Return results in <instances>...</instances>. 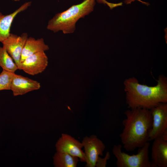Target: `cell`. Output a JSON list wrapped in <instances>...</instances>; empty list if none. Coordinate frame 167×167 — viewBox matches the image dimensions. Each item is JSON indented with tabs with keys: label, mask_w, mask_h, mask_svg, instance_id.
I'll return each instance as SVG.
<instances>
[{
	"label": "cell",
	"mask_w": 167,
	"mask_h": 167,
	"mask_svg": "<svg viewBox=\"0 0 167 167\" xmlns=\"http://www.w3.org/2000/svg\"><path fill=\"white\" fill-rule=\"evenodd\" d=\"M123 84L126 103L130 109L150 110L160 103H167V79L163 75L159 76L154 86L140 84L134 77L126 79Z\"/></svg>",
	"instance_id": "obj_1"
},
{
	"label": "cell",
	"mask_w": 167,
	"mask_h": 167,
	"mask_svg": "<svg viewBox=\"0 0 167 167\" xmlns=\"http://www.w3.org/2000/svg\"><path fill=\"white\" fill-rule=\"evenodd\" d=\"M124 128L120 135L123 148L131 152L149 142L148 134L152 122L149 109L139 108L130 109L124 113Z\"/></svg>",
	"instance_id": "obj_2"
},
{
	"label": "cell",
	"mask_w": 167,
	"mask_h": 167,
	"mask_svg": "<svg viewBox=\"0 0 167 167\" xmlns=\"http://www.w3.org/2000/svg\"><path fill=\"white\" fill-rule=\"evenodd\" d=\"M95 4V0H84L71 6L56 14L48 21L47 28L54 32L62 31L65 34L72 33L75 29L77 22L92 11Z\"/></svg>",
	"instance_id": "obj_3"
},
{
	"label": "cell",
	"mask_w": 167,
	"mask_h": 167,
	"mask_svg": "<svg viewBox=\"0 0 167 167\" xmlns=\"http://www.w3.org/2000/svg\"><path fill=\"white\" fill-rule=\"evenodd\" d=\"M149 142L138 148L136 154L129 155L122 150L120 144L113 146L112 152L116 158L118 167H152L149 157Z\"/></svg>",
	"instance_id": "obj_4"
},
{
	"label": "cell",
	"mask_w": 167,
	"mask_h": 167,
	"mask_svg": "<svg viewBox=\"0 0 167 167\" xmlns=\"http://www.w3.org/2000/svg\"><path fill=\"white\" fill-rule=\"evenodd\" d=\"M152 118L149 141L160 137L167 130V103H161L150 109Z\"/></svg>",
	"instance_id": "obj_5"
},
{
	"label": "cell",
	"mask_w": 167,
	"mask_h": 167,
	"mask_svg": "<svg viewBox=\"0 0 167 167\" xmlns=\"http://www.w3.org/2000/svg\"><path fill=\"white\" fill-rule=\"evenodd\" d=\"M82 143L84 149V154L87 167H95L100 156L103 155L105 146L96 136L85 137Z\"/></svg>",
	"instance_id": "obj_6"
},
{
	"label": "cell",
	"mask_w": 167,
	"mask_h": 167,
	"mask_svg": "<svg viewBox=\"0 0 167 167\" xmlns=\"http://www.w3.org/2000/svg\"><path fill=\"white\" fill-rule=\"evenodd\" d=\"M28 37L27 33H23L19 36L11 33L2 42L3 47L12 58L19 70H20L21 53Z\"/></svg>",
	"instance_id": "obj_7"
},
{
	"label": "cell",
	"mask_w": 167,
	"mask_h": 167,
	"mask_svg": "<svg viewBox=\"0 0 167 167\" xmlns=\"http://www.w3.org/2000/svg\"><path fill=\"white\" fill-rule=\"evenodd\" d=\"M55 146L57 152L67 153L78 157L80 161L85 162L84 153L82 150L83 147L82 143L71 135L62 134Z\"/></svg>",
	"instance_id": "obj_8"
},
{
	"label": "cell",
	"mask_w": 167,
	"mask_h": 167,
	"mask_svg": "<svg viewBox=\"0 0 167 167\" xmlns=\"http://www.w3.org/2000/svg\"><path fill=\"white\" fill-rule=\"evenodd\" d=\"M48 64V58L45 51L33 54L26 58L21 62L20 70L31 75L43 72Z\"/></svg>",
	"instance_id": "obj_9"
},
{
	"label": "cell",
	"mask_w": 167,
	"mask_h": 167,
	"mask_svg": "<svg viewBox=\"0 0 167 167\" xmlns=\"http://www.w3.org/2000/svg\"><path fill=\"white\" fill-rule=\"evenodd\" d=\"M40 87V84L38 81L15 74L11 83V90L13 96H15L38 90Z\"/></svg>",
	"instance_id": "obj_10"
},
{
	"label": "cell",
	"mask_w": 167,
	"mask_h": 167,
	"mask_svg": "<svg viewBox=\"0 0 167 167\" xmlns=\"http://www.w3.org/2000/svg\"><path fill=\"white\" fill-rule=\"evenodd\" d=\"M153 140L151 161L152 167H167V141L161 137Z\"/></svg>",
	"instance_id": "obj_11"
},
{
	"label": "cell",
	"mask_w": 167,
	"mask_h": 167,
	"mask_svg": "<svg viewBox=\"0 0 167 167\" xmlns=\"http://www.w3.org/2000/svg\"><path fill=\"white\" fill-rule=\"evenodd\" d=\"M31 4L30 1L26 2L13 12L6 15L0 12V42L2 43L10 35L12 23L17 15L27 9Z\"/></svg>",
	"instance_id": "obj_12"
},
{
	"label": "cell",
	"mask_w": 167,
	"mask_h": 167,
	"mask_svg": "<svg viewBox=\"0 0 167 167\" xmlns=\"http://www.w3.org/2000/svg\"><path fill=\"white\" fill-rule=\"evenodd\" d=\"M49 49L48 45L45 44L43 38L36 39L32 37H28L22 51L20 62L30 55L39 52L45 51Z\"/></svg>",
	"instance_id": "obj_13"
},
{
	"label": "cell",
	"mask_w": 167,
	"mask_h": 167,
	"mask_svg": "<svg viewBox=\"0 0 167 167\" xmlns=\"http://www.w3.org/2000/svg\"><path fill=\"white\" fill-rule=\"evenodd\" d=\"M53 161L56 167H76L79 158L66 152H57L53 157Z\"/></svg>",
	"instance_id": "obj_14"
},
{
	"label": "cell",
	"mask_w": 167,
	"mask_h": 167,
	"mask_svg": "<svg viewBox=\"0 0 167 167\" xmlns=\"http://www.w3.org/2000/svg\"><path fill=\"white\" fill-rule=\"evenodd\" d=\"M0 66L2 70L15 73L18 68L6 50L0 46Z\"/></svg>",
	"instance_id": "obj_15"
},
{
	"label": "cell",
	"mask_w": 167,
	"mask_h": 167,
	"mask_svg": "<svg viewBox=\"0 0 167 167\" xmlns=\"http://www.w3.org/2000/svg\"><path fill=\"white\" fill-rule=\"evenodd\" d=\"M15 74L2 70L0 74V91L11 90V83Z\"/></svg>",
	"instance_id": "obj_16"
},
{
	"label": "cell",
	"mask_w": 167,
	"mask_h": 167,
	"mask_svg": "<svg viewBox=\"0 0 167 167\" xmlns=\"http://www.w3.org/2000/svg\"><path fill=\"white\" fill-rule=\"evenodd\" d=\"M110 157V153L108 152H107L104 158H101L100 156L98 159L96 166L97 167H106L107 161L109 159Z\"/></svg>",
	"instance_id": "obj_17"
},
{
	"label": "cell",
	"mask_w": 167,
	"mask_h": 167,
	"mask_svg": "<svg viewBox=\"0 0 167 167\" xmlns=\"http://www.w3.org/2000/svg\"><path fill=\"white\" fill-rule=\"evenodd\" d=\"M135 0H137L141 2L143 4H145L147 6H148L149 4L148 2H143L140 0H125V3L126 4H131L132 2H134Z\"/></svg>",
	"instance_id": "obj_18"
},
{
	"label": "cell",
	"mask_w": 167,
	"mask_h": 167,
	"mask_svg": "<svg viewBox=\"0 0 167 167\" xmlns=\"http://www.w3.org/2000/svg\"><path fill=\"white\" fill-rule=\"evenodd\" d=\"M12 0L15 1V2H18L20 1V0Z\"/></svg>",
	"instance_id": "obj_19"
}]
</instances>
